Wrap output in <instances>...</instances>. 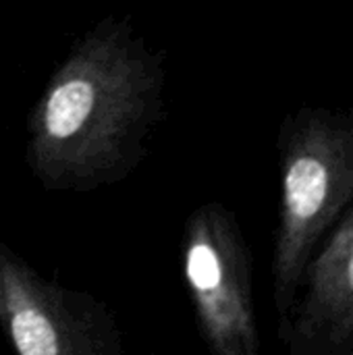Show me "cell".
<instances>
[{
	"instance_id": "obj_1",
	"label": "cell",
	"mask_w": 353,
	"mask_h": 355,
	"mask_svg": "<svg viewBox=\"0 0 353 355\" xmlns=\"http://www.w3.org/2000/svg\"><path fill=\"white\" fill-rule=\"evenodd\" d=\"M162 56L127 19L106 17L79 37L31 108L27 162L58 191L125 179L162 116Z\"/></svg>"
},
{
	"instance_id": "obj_2",
	"label": "cell",
	"mask_w": 353,
	"mask_h": 355,
	"mask_svg": "<svg viewBox=\"0 0 353 355\" xmlns=\"http://www.w3.org/2000/svg\"><path fill=\"white\" fill-rule=\"evenodd\" d=\"M279 168L273 300L281 333L310 258L353 206V108L304 106L291 112L279 135Z\"/></svg>"
},
{
	"instance_id": "obj_3",
	"label": "cell",
	"mask_w": 353,
	"mask_h": 355,
	"mask_svg": "<svg viewBox=\"0 0 353 355\" xmlns=\"http://www.w3.org/2000/svg\"><path fill=\"white\" fill-rule=\"evenodd\" d=\"M183 277L208 349L214 355H258L252 256L227 206L210 202L189 214L183 235Z\"/></svg>"
},
{
	"instance_id": "obj_4",
	"label": "cell",
	"mask_w": 353,
	"mask_h": 355,
	"mask_svg": "<svg viewBox=\"0 0 353 355\" xmlns=\"http://www.w3.org/2000/svg\"><path fill=\"white\" fill-rule=\"evenodd\" d=\"M0 329L19 355H119L123 333L94 295L44 279L0 239Z\"/></svg>"
},
{
	"instance_id": "obj_5",
	"label": "cell",
	"mask_w": 353,
	"mask_h": 355,
	"mask_svg": "<svg viewBox=\"0 0 353 355\" xmlns=\"http://www.w3.org/2000/svg\"><path fill=\"white\" fill-rule=\"evenodd\" d=\"M291 355H335L353 349V206L325 235L279 333Z\"/></svg>"
},
{
	"instance_id": "obj_6",
	"label": "cell",
	"mask_w": 353,
	"mask_h": 355,
	"mask_svg": "<svg viewBox=\"0 0 353 355\" xmlns=\"http://www.w3.org/2000/svg\"><path fill=\"white\" fill-rule=\"evenodd\" d=\"M352 354H353V349H352Z\"/></svg>"
}]
</instances>
